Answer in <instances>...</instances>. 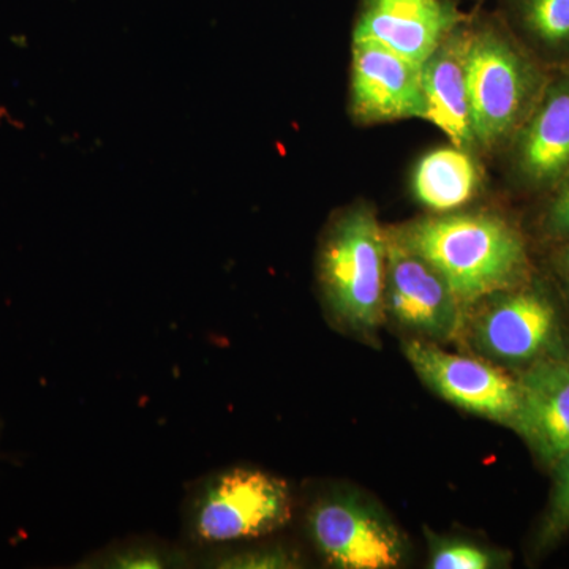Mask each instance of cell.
Masks as SVG:
<instances>
[{"label":"cell","mask_w":569,"mask_h":569,"mask_svg":"<svg viewBox=\"0 0 569 569\" xmlns=\"http://www.w3.org/2000/svg\"><path fill=\"white\" fill-rule=\"evenodd\" d=\"M396 233L445 277L462 306L511 290L533 277L526 239L497 213L429 217Z\"/></svg>","instance_id":"1"},{"label":"cell","mask_w":569,"mask_h":569,"mask_svg":"<svg viewBox=\"0 0 569 569\" xmlns=\"http://www.w3.org/2000/svg\"><path fill=\"white\" fill-rule=\"evenodd\" d=\"M550 70L496 21H470L468 92L475 142L497 148L529 118Z\"/></svg>","instance_id":"2"},{"label":"cell","mask_w":569,"mask_h":569,"mask_svg":"<svg viewBox=\"0 0 569 569\" xmlns=\"http://www.w3.org/2000/svg\"><path fill=\"white\" fill-rule=\"evenodd\" d=\"M295 500L283 478L253 467H228L198 479L182 505V545L189 549L252 541L283 530Z\"/></svg>","instance_id":"3"},{"label":"cell","mask_w":569,"mask_h":569,"mask_svg":"<svg viewBox=\"0 0 569 569\" xmlns=\"http://www.w3.org/2000/svg\"><path fill=\"white\" fill-rule=\"evenodd\" d=\"M388 234L369 206H353L329 224L318 254V279L332 316L356 331L385 321Z\"/></svg>","instance_id":"4"},{"label":"cell","mask_w":569,"mask_h":569,"mask_svg":"<svg viewBox=\"0 0 569 569\" xmlns=\"http://www.w3.org/2000/svg\"><path fill=\"white\" fill-rule=\"evenodd\" d=\"M473 340L489 358L520 370L568 347L561 332L559 305L549 288L535 277L490 296L485 312L475 320Z\"/></svg>","instance_id":"5"},{"label":"cell","mask_w":569,"mask_h":569,"mask_svg":"<svg viewBox=\"0 0 569 569\" xmlns=\"http://www.w3.org/2000/svg\"><path fill=\"white\" fill-rule=\"evenodd\" d=\"M307 533L329 567L392 569L402 565V535L378 509L347 493H328L310 503Z\"/></svg>","instance_id":"6"},{"label":"cell","mask_w":569,"mask_h":569,"mask_svg":"<svg viewBox=\"0 0 569 569\" xmlns=\"http://www.w3.org/2000/svg\"><path fill=\"white\" fill-rule=\"evenodd\" d=\"M403 351L418 377L438 396L468 413L515 429L520 403L518 377L425 340H408Z\"/></svg>","instance_id":"7"},{"label":"cell","mask_w":569,"mask_h":569,"mask_svg":"<svg viewBox=\"0 0 569 569\" xmlns=\"http://www.w3.org/2000/svg\"><path fill=\"white\" fill-rule=\"evenodd\" d=\"M385 310L407 329L430 339L449 340L462 326V305L445 277L422 254L387 231Z\"/></svg>","instance_id":"8"},{"label":"cell","mask_w":569,"mask_h":569,"mask_svg":"<svg viewBox=\"0 0 569 569\" xmlns=\"http://www.w3.org/2000/svg\"><path fill=\"white\" fill-rule=\"evenodd\" d=\"M350 92L356 121L426 119L421 66L373 41L353 40Z\"/></svg>","instance_id":"9"},{"label":"cell","mask_w":569,"mask_h":569,"mask_svg":"<svg viewBox=\"0 0 569 569\" xmlns=\"http://www.w3.org/2000/svg\"><path fill=\"white\" fill-rule=\"evenodd\" d=\"M512 170L523 187L550 192L569 174V69L550 70L529 118L511 138Z\"/></svg>","instance_id":"10"},{"label":"cell","mask_w":569,"mask_h":569,"mask_svg":"<svg viewBox=\"0 0 569 569\" xmlns=\"http://www.w3.org/2000/svg\"><path fill=\"white\" fill-rule=\"evenodd\" d=\"M463 20L455 0H362L353 40L373 41L422 66Z\"/></svg>","instance_id":"11"},{"label":"cell","mask_w":569,"mask_h":569,"mask_svg":"<svg viewBox=\"0 0 569 569\" xmlns=\"http://www.w3.org/2000/svg\"><path fill=\"white\" fill-rule=\"evenodd\" d=\"M515 432L548 468L569 448V347L542 356L518 376Z\"/></svg>","instance_id":"12"},{"label":"cell","mask_w":569,"mask_h":569,"mask_svg":"<svg viewBox=\"0 0 569 569\" xmlns=\"http://www.w3.org/2000/svg\"><path fill=\"white\" fill-rule=\"evenodd\" d=\"M468 48L470 21L466 18L421 66L426 119L462 149L475 144L468 92Z\"/></svg>","instance_id":"13"},{"label":"cell","mask_w":569,"mask_h":569,"mask_svg":"<svg viewBox=\"0 0 569 569\" xmlns=\"http://www.w3.org/2000/svg\"><path fill=\"white\" fill-rule=\"evenodd\" d=\"M505 24L548 70L569 69V0H501Z\"/></svg>","instance_id":"14"},{"label":"cell","mask_w":569,"mask_h":569,"mask_svg":"<svg viewBox=\"0 0 569 569\" xmlns=\"http://www.w3.org/2000/svg\"><path fill=\"white\" fill-rule=\"evenodd\" d=\"M478 186V164L467 149L458 146L426 153L413 174L415 197L437 212L462 208L475 197Z\"/></svg>","instance_id":"15"},{"label":"cell","mask_w":569,"mask_h":569,"mask_svg":"<svg viewBox=\"0 0 569 569\" xmlns=\"http://www.w3.org/2000/svg\"><path fill=\"white\" fill-rule=\"evenodd\" d=\"M81 569H182L193 567L192 549L160 538L137 537L112 541L78 561Z\"/></svg>","instance_id":"16"},{"label":"cell","mask_w":569,"mask_h":569,"mask_svg":"<svg viewBox=\"0 0 569 569\" xmlns=\"http://www.w3.org/2000/svg\"><path fill=\"white\" fill-rule=\"evenodd\" d=\"M194 568L213 569H295L306 567L296 549L283 545L246 546L244 541L194 549Z\"/></svg>","instance_id":"17"},{"label":"cell","mask_w":569,"mask_h":569,"mask_svg":"<svg viewBox=\"0 0 569 569\" xmlns=\"http://www.w3.org/2000/svg\"><path fill=\"white\" fill-rule=\"evenodd\" d=\"M552 473L549 503L538 530L539 549L557 545L569 533V448L549 467Z\"/></svg>","instance_id":"18"},{"label":"cell","mask_w":569,"mask_h":569,"mask_svg":"<svg viewBox=\"0 0 569 569\" xmlns=\"http://www.w3.org/2000/svg\"><path fill=\"white\" fill-rule=\"evenodd\" d=\"M496 553L463 541H440L433 546L430 567L433 569H489L498 565Z\"/></svg>","instance_id":"19"},{"label":"cell","mask_w":569,"mask_h":569,"mask_svg":"<svg viewBox=\"0 0 569 569\" xmlns=\"http://www.w3.org/2000/svg\"><path fill=\"white\" fill-rule=\"evenodd\" d=\"M539 224L549 241L557 246L569 242V174L550 190Z\"/></svg>","instance_id":"20"},{"label":"cell","mask_w":569,"mask_h":569,"mask_svg":"<svg viewBox=\"0 0 569 569\" xmlns=\"http://www.w3.org/2000/svg\"><path fill=\"white\" fill-rule=\"evenodd\" d=\"M553 272L559 280L561 291L567 296L569 301V242L559 244L552 258Z\"/></svg>","instance_id":"21"},{"label":"cell","mask_w":569,"mask_h":569,"mask_svg":"<svg viewBox=\"0 0 569 569\" xmlns=\"http://www.w3.org/2000/svg\"><path fill=\"white\" fill-rule=\"evenodd\" d=\"M2 429H3V422H2V419H0V436H2Z\"/></svg>","instance_id":"22"},{"label":"cell","mask_w":569,"mask_h":569,"mask_svg":"<svg viewBox=\"0 0 569 569\" xmlns=\"http://www.w3.org/2000/svg\"><path fill=\"white\" fill-rule=\"evenodd\" d=\"M568 347H569V336H568Z\"/></svg>","instance_id":"23"}]
</instances>
